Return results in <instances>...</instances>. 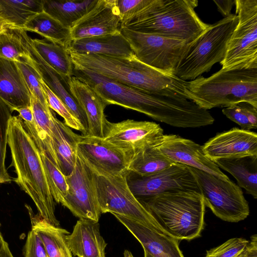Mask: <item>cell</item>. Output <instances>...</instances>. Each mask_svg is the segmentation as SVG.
<instances>
[{
  "instance_id": "obj_46",
  "label": "cell",
  "mask_w": 257,
  "mask_h": 257,
  "mask_svg": "<svg viewBox=\"0 0 257 257\" xmlns=\"http://www.w3.org/2000/svg\"><path fill=\"white\" fill-rule=\"evenodd\" d=\"M251 246L247 257H257V235L254 234L250 237Z\"/></svg>"
},
{
  "instance_id": "obj_26",
  "label": "cell",
  "mask_w": 257,
  "mask_h": 257,
  "mask_svg": "<svg viewBox=\"0 0 257 257\" xmlns=\"http://www.w3.org/2000/svg\"><path fill=\"white\" fill-rule=\"evenodd\" d=\"M32 224V230L40 237L48 257H73L67 244L65 236L70 233L67 230L54 226L34 214L31 207L26 205Z\"/></svg>"
},
{
  "instance_id": "obj_38",
  "label": "cell",
  "mask_w": 257,
  "mask_h": 257,
  "mask_svg": "<svg viewBox=\"0 0 257 257\" xmlns=\"http://www.w3.org/2000/svg\"><path fill=\"white\" fill-rule=\"evenodd\" d=\"M40 83L49 108L63 117L64 123L67 126L80 131L82 135H84V129L80 121L73 115L62 101L50 89L41 78Z\"/></svg>"
},
{
  "instance_id": "obj_18",
  "label": "cell",
  "mask_w": 257,
  "mask_h": 257,
  "mask_svg": "<svg viewBox=\"0 0 257 257\" xmlns=\"http://www.w3.org/2000/svg\"><path fill=\"white\" fill-rule=\"evenodd\" d=\"M163 135L160 125L153 121L128 119L111 122L106 119L103 138L115 146L134 153L136 149Z\"/></svg>"
},
{
  "instance_id": "obj_50",
  "label": "cell",
  "mask_w": 257,
  "mask_h": 257,
  "mask_svg": "<svg viewBox=\"0 0 257 257\" xmlns=\"http://www.w3.org/2000/svg\"><path fill=\"white\" fill-rule=\"evenodd\" d=\"M144 250V257H153L150 253H149L147 251Z\"/></svg>"
},
{
  "instance_id": "obj_47",
  "label": "cell",
  "mask_w": 257,
  "mask_h": 257,
  "mask_svg": "<svg viewBox=\"0 0 257 257\" xmlns=\"http://www.w3.org/2000/svg\"><path fill=\"white\" fill-rule=\"evenodd\" d=\"M251 246V243L250 241H249L248 243L247 244L246 247L244 249V250L240 253V254L238 257H247L249 252L250 251V248Z\"/></svg>"
},
{
  "instance_id": "obj_21",
  "label": "cell",
  "mask_w": 257,
  "mask_h": 257,
  "mask_svg": "<svg viewBox=\"0 0 257 257\" xmlns=\"http://www.w3.org/2000/svg\"><path fill=\"white\" fill-rule=\"evenodd\" d=\"M113 215L138 239L144 250L153 257H184L179 247L180 240L135 220Z\"/></svg>"
},
{
  "instance_id": "obj_48",
  "label": "cell",
  "mask_w": 257,
  "mask_h": 257,
  "mask_svg": "<svg viewBox=\"0 0 257 257\" xmlns=\"http://www.w3.org/2000/svg\"><path fill=\"white\" fill-rule=\"evenodd\" d=\"M9 25L0 15V33L5 31Z\"/></svg>"
},
{
  "instance_id": "obj_11",
  "label": "cell",
  "mask_w": 257,
  "mask_h": 257,
  "mask_svg": "<svg viewBox=\"0 0 257 257\" xmlns=\"http://www.w3.org/2000/svg\"><path fill=\"white\" fill-rule=\"evenodd\" d=\"M120 32L139 61L169 74H174L189 45L181 40L139 33L124 27L121 28Z\"/></svg>"
},
{
  "instance_id": "obj_41",
  "label": "cell",
  "mask_w": 257,
  "mask_h": 257,
  "mask_svg": "<svg viewBox=\"0 0 257 257\" xmlns=\"http://www.w3.org/2000/svg\"><path fill=\"white\" fill-rule=\"evenodd\" d=\"M153 0H116L121 27L150 5Z\"/></svg>"
},
{
  "instance_id": "obj_45",
  "label": "cell",
  "mask_w": 257,
  "mask_h": 257,
  "mask_svg": "<svg viewBox=\"0 0 257 257\" xmlns=\"http://www.w3.org/2000/svg\"><path fill=\"white\" fill-rule=\"evenodd\" d=\"M0 257H14L9 247L8 243L2 239L0 244Z\"/></svg>"
},
{
  "instance_id": "obj_2",
  "label": "cell",
  "mask_w": 257,
  "mask_h": 257,
  "mask_svg": "<svg viewBox=\"0 0 257 257\" xmlns=\"http://www.w3.org/2000/svg\"><path fill=\"white\" fill-rule=\"evenodd\" d=\"M69 54L74 69L88 71L150 93L190 100L186 81L145 64L135 55Z\"/></svg>"
},
{
  "instance_id": "obj_36",
  "label": "cell",
  "mask_w": 257,
  "mask_h": 257,
  "mask_svg": "<svg viewBox=\"0 0 257 257\" xmlns=\"http://www.w3.org/2000/svg\"><path fill=\"white\" fill-rule=\"evenodd\" d=\"M222 112L242 130L250 131L257 127V107L248 103L242 102L226 107Z\"/></svg>"
},
{
  "instance_id": "obj_44",
  "label": "cell",
  "mask_w": 257,
  "mask_h": 257,
  "mask_svg": "<svg viewBox=\"0 0 257 257\" xmlns=\"http://www.w3.org/2000/svg\"><path fill=\"white\" fill-rule=\"evenodd\" d=\"M19 113V117L25 122L33 123L34 118L33 110L31 106H26L17 108L15 110Z\"/></svg>"
},
{
  "instance_id": "obj_32",
  "label": "cell",
  "mask_w": 257,
  "mask_h": 257,
  "mask_svg": "<svg viewBox=\"0 0 257 257\" xmlns=\"http://www.w3.org/2000/svg\"><path fill=\"white\" fill-rule=\"evenodd\" d=\"M23 29L36 33L45 39L62 45L67 48L72 41L70 29L44 11L32 17Z\"/></svg>"
},
{
  "instance_id": "obj_13",
  "label": "cell",
  "mask_w": 257,
  "mask_h": 257,
  "mask_svg": "<svg viewBox=\"0 0 257 257\" xmlns=\"http://www.w3.org/2000/svg\"><path fill=\"white\" fill-rule=\"evenodd\" d=\"M65 177L68 191L62 205L79 219L98 222L101 213L92 170L77 155L74 169Z\"/></svg>"
},
{
  "instance_id": "obj_8",
  "label": "cell",
  "mask_w": 257,
  "mask_h": 257,
  "mask_svg": "<svg viewBox=\"0 0 257 257\" xmlns=\"http://www.w3.org/2000/svg\"><path fill=\"white\" fill-rule=\"evenodd\" d=\"M128 171L111 176L98 175L93 171L101 213L119 215L167 234L130 190L126 178Z\"/></svg>"
},
{
  "instance_id": "obj_17",
  "label": "cell",
  "mask_w": 257,
  "mask_h": 257,
  "mask_svg": "<svg viewBox=\"0 0 257 257\" xmlns=\"http://www.w3.org/2000/svg\"><path fill=\"white\" fill-rule=\"evenodd\" d=\"M121 19L116 0H98L70 28L72 41L120 32Z\"/></svg>"
},
{
  "instance_id": "obj_33",
  "label": "cell",
  "mask_w": 257,
  "mask_h": 257,
  "mask_svg": "<svg viewBox=\"0 0 257 257\" xmlns=\"http://www.w3.org/2000/svg\"><path fill=\"white\" fill-rule=\"evenodd\" d=\"M43 11L42 0H0V15L11 27L23 29L32 17Z\"/></svg>"
},
{
  "instance_id": "obj_16",
  "label": "cell",
  "mask_w": 257,
  "mask_h": 257,
  "mask_svg": "<svg viewBox=\"0 0 257 257\" xmlns=\"http://www.w3.org/2000/svg\"><path fill=\"white\" fill-rule=\"evenodd\" d=\"M20 31L26 50L22 59L34 68L46 85L80 121L84 129L83 136H86L88 130L87 119L84 111L71 94L68 80L61 76L41 58L32 46L31 38L27 31L23 29H20Z\"/></svg>"
},
{
  "instance_id": "obj_1",
  "label": "cell",
  "mask_w": 257,
  "mask_h": 257,
  "mask_svg": "<svg viewBox=\"0 0 257 257\" xmlns=\"http://www.w3.org/2000/svg\"><path fill=\"white\" fill-rule=\"evenodd\" d=\"M73 75L90 86L107 105L136 110L175 127L186 128L192 119L194 106L188 99L150 93L86 70L74 69Z\"/></svg>"
},
{
  "instance_id": "obj_15",
  "label": "cell",
  "mask_w": 257,
  "mask_h": 257,
  "mask_svg": "<svg viewBox=\"0 0 257 257\" xmlns=\"http://www.w3.org/2000/svg\"><path fill=\"white\" fill-rule=\"evenodd\" d=\"M162 154L174 163L193 167L225 180L229 178L203 152L202 146L176 135H163L153 142Z\"/></svg>"
},
{
  "instance_id": "obj_42",
  "label": "cell",
  "mask_w": 257,
  "mask_h": 257,
  "mask_svg": "<svg viewBox=\"0 0 257 257\" xmlns=\"http://www.w3.org/2000/svg\"><path fill=\"white\" fill-rule=\"evenodd\" d=\"M24 254L25 257H48L40 237L33 230L28 234Z\"/></svg>"
},
{
  "instance_id": "obj_34",
  "label": "cell",
  "mask_w": 257,
  "mask_h": 257,
  "mask_svg": "<svg viewBox=\"0 0 257 257\" xmlns=\"http://www.w3.org/2000/svg\"><path fill=\"white\" fill-rule=\"evenodd\" d=\"M25 53L20 28L9 26L0 33V58L16 62Z\"/></svg>"
},
{
  "instance_id": "obj_37",
  "label": "cell",
  "mask_w": 257,
  "mask_h": 257,
  "mask_svg": "<svg viewBox=\"0 0 257 257\" xmlns=\"http://www.w3.org/2000/svg\"><path fill=\"white\" fill-rule=\"evenodd\" d=\"M12 112L9 107L0 98V184L13 181L5 166L9 122Z\"/></svg>"
},
{
  "instance_id": "obj_30",
  "label": "cell",
  "mask_w": 257,
  "mask_h": 257,
  "mask_svg": "<svg viewBox=\"0 0 257 257\" xmlns=\"http://www.w3.org/2000/svg\"><path fill=\"white\" fill-rule=\"evenodd\" d=\"M98 0H42L43 10L70 29L85 15Z\"/></svg>"
},
{
  "instance_id": "obj_24",
  "label": "cell",
  "mask_w": 257,
  "mask_h": 257,
  "mask_svg": "<svg viewBox=\"0 0 257 257\" xmlns=\"http://www.w3.org/2000/svg\"><path fill=\"white\" fill-rule=\"evenodd\" d=\"M31 94L34 122L28 123L23 120L24 127L40 152L59 168L52 138L53 118L55 115L49 106L44 105L33 94Z\"/></svg>"
},
{
  "instance_id": "obj_35",
  "label": "cell",
  "mask_w": 257,
  "mask_h": 257,
  "mask_svg": "<svg viewBox=\"0 0 257 257\" xmlns=\"http://www.w3.org/2000/svg\"><path fill=\"white\" fill-rule=\"evenodd\" d=\"M40 155L53 198L55 202L62 204L68 191L65 176L44 154L40 153Z\"/></svg>"
},
{
  "instance_id": "obj_39",
  "label": "cell",
  "mask_w": 257,
  "mask_h": 257,
  "mask_svg": "<svg viewBox=\"0 0 257 257\" xmlns=\"http://www.w3.org/2000/svg\"><path fill=\"white\" fill-rule=\"evenodd\" d=\"M21 70L31 94L44 105L49 106L40 83L41 77L34 68L23 59L16 62Z\"/></svg>"
},
{
  "instance_id": "obj_19",
  "label": "cell",
  "mask_w": 257,
  "mask_h": 257,
  "mask_svg": "<svg viewBox=\"0 0 257 257\" xmlns=\"http://www.w3.org/2000/svg\"><path fill=\"white\" fill-rule=\"evenodd\" d=\"M202 147L206 156L213 162L222 159L257 156V134L234 127L217 133Z\"/></svg>"
},
{
  "instance_id": "obj_3",
  "label": "cell",
  "mask_w": 257,
  "mask_h": 257,
  "mask_svg": "<svg viewBox=\"0 0 257 257\" xmlns=\"http://www.w3.org/2000/svg\"><path fill=\"white\" fill-rule=\"evenodd\" d=\"M8 135L11 166L17 174L14 180L33 200L41 217L59 227L40 151L19 115L11 117Z\"/></svg>"
},
{
  "instance_id": "obj_25",
  "label": "cell",
  "mask_w": 257,
  "mask_h": 257,
  "mask_svg": "<svg viewBox=\"0 0 257 257\" xmlns=\"http://www.w3.org/2000/svg\"><path fill=\"white\" fill-rule=\"evenodd\" d=\"M69 53L94 54L130 57L134 54L121 32L72 40L67 47Z\"/></svg>"
},
{
  "instance_id": "obj_7",
  "label": "cell",
  "mask_w": 257,
  "mask_h": 257,
  "mask_svg": "<svg viewBox=\"0 0 257 257\" xmlns=\"http://www.w3.org/2000/svg\"><path fill=\"white\" fill-rule=\"evenodd\" d=\"M237 22V16L231 14L209 25L189 44L174 75L183 80L191 81L209 71L215 63H220L225 57L227 43Z\"/></svg>"
},
{
  "instance_id": "obj_5",
  "label": "cell",
  "mask_w": 257,
  "mask_h": 257,
  "mask_svg": "<svg viewBox=\"0 0 257 257\" xmlns=\"http://www.w3.org/2000/svg\"><path fill=\"white\" fill-rule=\"evenodd\" d=\"M139 201L167 235L179 240L201 236L206 206L200 193L167 192Z\"/></svg>"
},
{
  "instance_id": "obj_40",
  "label": "cell",
  "mask_w": 257,
  "mask_h": 257,
  "mask_svg": "<svg viewBox=\"0 0 257 257\" xmlns=\"http://www.w3.org/2000/svg\"><path fill=\"white\" fill-rule=\"evenodd\" d=\"M249 240L232 238L222 244L207 250L205 257H238L246 247Z\"/></svg>"
},
{
  "instance_id": "obj_20",
  "label": "cell",
  "mask_w": 257,
  "mask_h": 257,
  "mask_svg": "<svg viewBox=\"0 0 257 257\" xmlns=\"http://www.w3.org/2000/svg\"><path fill=\"white\" fill-rule=\"evenodd\" d=\"M70 92L84 111L88 121L86 136L103 138L106 120L104 110L107 105L88 84L76 76L68 80Z\"/></svg>"
},
{
  "instance_id": "obj_6",
  "label": "cell",
  "mask_w": 257,
  "mask_h": 257,
  "mask_svg": "<svg viewBox=\"0 0 257 257\" xmlns=\"http://www.w3.org/2000/svg\"><path fill=\"white\" fill-rule=\"evenodd\" d=\"M190 100L208 110L245 102L257 107V68L221 69L207 78L186 81Z\"/></svg>"
},
{
  "instance_id": "obj_27",
  "label": "cell",
  "mask_w": 257,
  "mask_h": 257,
  "mask_svg": "<svg viewBox=\"0 0 257 257\" xmlns=\"http://www.w3.org/2000/svg\"><path fill=\"white\" fill-rule=\"evenodd\" d=\"M78 136L54 116L52 128L53 147L59 168L65 176L69 175L74 168Z\"/></svg>"
},
{
  "instance_id": "obj_10",
  "label": "cell",
  "mask_w": 257,
  "mask_h": 257,
  "mask_svg": "<svg viewBox=\"0 0 257 257\" xmlns=\"http://www.w3.org/2000/svg\"><path fill=\"white\" fill-rule=\"evenodd\" d=\"M188 168L197 181L205 206L217 217L237 222L248 216V204L239 186L230 180L225 181L202 170Z\"/></svg>"
},
{
  "instance_id": "obj_12",
  "label": "cell",
  "mask_w": 257,
  "mask_h": 257,
  "mask_svg": "<svg viewBox=\"0 0 257 257\" xmlns=\"http://www.w3.org/2000/svg\"><path fill=\"white\" fill-rule=\"evenodd\" d=\"M128 186L138 200L147 199L167 192L196 191L200 193L197 181L188 167L174 163L159 172L141 176L128 170Z\"/></svg>"
},
{
  "instance_id": "obj_4",
  "label": "cell",
  "mask_w": 257,
  "mask_h": 257,
  "mask_svg": "<svg viewBox=\"0 0 257 257\" xmlns=\"http://www.w3.org/2000/svg\"><path fill=\"white\" fill-rule=\"evenodd\" d=\"M198 3L196 0H153L121 27L189 44L209 26L196 13Z\"/></svg>"
},
{
  "instance_id": "obj_31",
  "label": "cell",
  "mask_w": 257,
  "mask_h": 257,
  "mask_svg": "<svg viewBox=\"0 0 257 257\" xmlns=\"http://www.w3.org/2000/svg\"><path fill=\"white\" fill-rule=\"evenodd\" d=\"M155 140L147 143L134 152L129 171L146 176L165 170L175 163L164 157L155 147L153 142Z\"/></svg>"
},
{
  "instance_id": "obj_14",
  "label": "cell",
  "mask_w": 257,
  "mask_h": 257,
  "mask_svg": "<svg viewBox=\"0 0 257 257\" xmlns=\"http://www.w3.org/2000/svg\"><path fill=\"white\" fill-rule=\"evenodd\" d=\"M77 155L98 175L116 176L127 172L133 153L103 138L79 135Z\"/></svg>"
},
{
  "instance_id": "obj_9",
  "label": "cell",
  "mask_w": 257,
  "mask_h": 257,
  "mask_svg": "<svg viewBox=\"0 0 257 257\" xmlns=\"http://www.w3.org/2000/svg\"><path fill=\"white\" fill-rule=\"evenodd\" d=\"M237 24L227 43L222 69L257 68V0H235Z\"/></svg>"
},
{
  "instance_id": "obj_49",
  "label": "cell",
  "mask_w": 257,
  "mask_h": 257,
  "mask_svg": "<svg viewBox=\"0 0 257 257\" xmlns=\"http://www.w3.org/2000/svg\"><path fill=\"white\" fill-rule=\"evenodd\" d=\"M124 257H134L131 251L128 250H125L123 253Z\"/></svg>"
},
{
  "instance_id": "obj_43",
  "label": "cell",
  "mask_w": 257,
  "mask_h": 257,
  "mask_svg": "<svg viewBox=\"0 0 257 257\" xmlns=\"http://www.w3.org/2000/svg\"><path fill=\"white\" fill-rule=\"evenodd\" d=\"M214 2L216 4L218 11L224 16V18L231 14V10L234 3V1H214Z\"/></svg>"
},
{
  "instance_id": "obj_23",
  "label": "cell",
  "mask_w": 257,
  "mask_h": 257,
  "mask_svg": "<svg viewBox=\"0 0 257 257\" xmlns=\"http://www.w3.org/2000/svg\"><path fill=\"white\" fill-rule=\"evenodd\" d=\"M0 98L12 111L31 106V94L15 61L0 58Z\"/></svg>"
},
{
  "instance_id": "obj_29",
  "label": "cell",
  "mask_w": 257,
  "mask_h": 257,
  "mask_svg": "<svg viewBox=\"0 0 257 257\" xmlns=\"http://www.w3.org/2000/svg\"><path fill=\"white\" fill-rule=\"evenodd\" d=\"M32 46L41 58L63 78L73 76L74 66L67 48L45 39H30Z\"/></svg>"
},
{
  "instance_id": "obj_22",
  "label": "cell",
  "mask_w": 257,
  "mask_h": 257,
  "mask_svg": "<svg viewBox=\"0 0 257 257\" xmlns=\"http://www.w3.org/2000/svg\"><path fill=\"white\" fill-rule=\"evenodd\" d=\"M65 239L72 254L78 257H105L107 243L100 234L98 222L79 219Z\"/></svg>"
},
{
  "instance_id": "obj_28",
  "label": "cell",
  "mask_w": 257,
  "mask_h": 257,
  "mask_svg": "<svg viewBox=\"0 0 257 257\" xmlns=\"http://www.w3.org/2000/svg\"><path fill=\"white\" fill-rule=\"evenodd\" d=\"M236 180L238 186L257 198V156L219 159L214 162Z\"/></svg>"
}]
</instances>
